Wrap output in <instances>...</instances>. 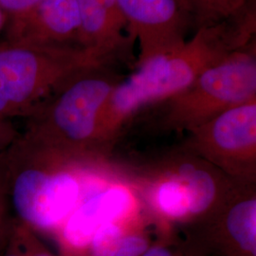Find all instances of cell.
I'll list each match as a JSON object with an SVG mask.
<instances>
[{
  "instance_id": "obj_15",
  "label": "cell",
  "mask_w": 256,
  "mask_h": 256,
  "mask_svg": "<svg viewBox=\"0 0 256 256\" xmlns=\"http://www.w3.org/2000/svg\"><path fill=\"white\" fill-rule=\"evenodd\" d=\"M16 220L10 208L4 176L0 166V254L9 241Z\"/></svg>"
},
{
  "instance_id": "obj_7",
  "label": "cell",
  "mask_w": 256,
  "mask_h": 256,
  "mask_svg": "<svg viewBox=\"0 0 256 256\" xmlns=\"http://www.w3.org/2000/svg\"><path fill=\"white\" fill-rule=\"evenodd\" d=\"M183 150L241 186L256 183V100L224 111L188 132Z\"/></svg>"
},
{
  "instance_id": "obj_12",
  "label": "cell",
  "mask_w": 256,
  "mask_h": 256,
  "mask_svg": "<svg viewBox=\"0 0 256 256\" xmlns=\"http://www.w3.org/2000/svg\"><path fill=\"white\" fill-rule=\"evenodd\" d=\"M82 48L98 54L110 64L117 61L135 62V42L118 0H77Z\"/></svg>"
},
{
  "instance_id": "obj_16",
  "label": "cell",
  "mask_w": 256,
  "mask_h": 256,
  "mask_svg": "<svg viewBox=\"0 0 256 256\" xmlns=\"http://www.w3.org/2000/svg\"><path fill=\"white\" fill-rule=\"evenodd\" d=\"M194 21V30L218 23L216 18V0H187Z\"/></svg>"
},
{
  "instance_id": "obj_21",
  "label": "cell",
  "mask_w": 256,
  "mask_h": 256,
  "mask_svg": "<svg viewBox=\"0 0 256 256\" xmlns=\"http://www.w3.org/2000/svg\"><path fill=\"white\" fill-rule=\"evenodd\" d=\"M142 256H178L170 248L164 244L152 245Z\"/></svg>"
},
{
  "instance_id": "obj_9",
  "label": "cell",
  "mask_w": 256,
  "mask_h": 256,
  "mask_svg": "<svg viewBox=\"0 0 256 256\" xmlns=\"http://www.w3.org/2000/svg\"><path fill=\"white\" fill-rule=\"evenodd\" d=\"M137 194L124 178H116L88 194L55 232L59 256H86L92 238L108 222L142 214Z\"/></svg>"
},
{
  "instance_id": "obj_5",
  "label": "cell",
  "mask_w": 256,
  "mask_h": 256,
  "mask_svg": "<svg viewBox=\"0 0 256 256\" xmlns=\"http://www.w3.org/2000/svg\"><path fill=\"white\" fill-rule=\"evenodd\" d=\"M122 79L110 66L76 74L34 117L28 120L26 128L54 146L104 156L97 146L100 118L110 93Z\"/></svg>"
},
{
  "instance_id": "obj_19",
  "label": "cell",
  "mask_w": 256,
  "mask_h": 256,
  "mask_svg": "<svg viewBox=\"0 0 256 256\" xmlns=\"http://www.w3.org/2000/svg\"><path fill=\"white\" fill-rule=\"evenodd\" d=\"M19 132L10 120H0V153L18 136Z\"/></svg>"
},
{
  "instance_id": "obj_4",
  "label": "cell",
  "mask_w": 256,
  "mask_h": 256,
  "mask_svg": "<svg viewBox=\"0 0 256 256\" xmlns=\"http://www.w3.org/2000/svg\"><path fill=\"white\" fill-rule=\"evenodd\" d=\"M111 64L82 46H30L2 40L0 120L30 119L76 74Z\"/></svg>"
},
{
  "instance_id": "obj_17",
  "label": "cell",
  "mask_w": 256,
  "mask_h": 256,
  "mask_svg": "<svg viewBox=\"0 0 256 256\" xmlns=\"http://www.w3.org/2000/svg\"><path fill=\"white\" fill-rule=\"evenodd\" d=\"M248 0H216V22L229 18L243 9Z\"/></svg>"
},
{
  "instance_id": "obj_20",
  "label": "cell",
  "mask_w": 256,
  "mask_h": 256,
  "mask_svg": "<svg viewBox=\"0 0 256 256\" xmlns=\"http://www.w3.org/2000/svg\"><path fill=\"white\" fill-rule=\"evenodd\" d=\"M0 256H25L23 250H22V248L20 246V242H19L16 232L14 229V224L12 227L9 241H8L6 247L4 248V250L1 252Z\"/></svg>"
},
{
  "instance_id": "obj_8",
  "label": "cell",
  "mask_w": 256,
  "mask_h": 256,
  "mask_svg": "<svg viewBox=\"0 0 256 256\" xmlns=\"http://www.w3.org/2000/svg\"><path fill=\"white\" fill-rule=\"evenodd\" d=\"M128 32L138 46L136 64L183 45L194 30L187 0H118Z\"/></svg>"
},
{
  "instance_id": "obj_13",
  "label": "cell",
  "mask_w": 256,
  "mask_h": 256,
  "mask_svg": "<svg viewBox=\"0 0 256 256\" xmlns=\"http://www.w3.org/2000/svg\"><path fill=\"white\" fill-rule=\"evenodd\" d=\"M142 218V214L128 220L104 224L92 238L86 256H116L120 241L130 225Z\"/></svg>"
},
{
  "instance_id": "obj_2",
  "label": "cell",
  "mask_w": 256,
  "mask_h": 256,
  "mask_svg": "<svg viewBox=\"0 0 256 256\" xmlns=\"http://www.w3.org/2000/svg\"><path fill=\"white\" fill-rule=\"evenodd\" d=\"M254 0L236 14L194 30L174 50L156 56L122 78L102 112L97 146L106 155L124 126L142 110L158 106L182 92L200 74L227 56L256 42Z\"/></svg>"
},
{
  "instance_id": "obj_6",
  "label": "cell",
  "mask_w": 256,
  "mask_h": 256,
  "mask_svg": "<svg viewBox=\"0 0 256 256\" xmlns=\"http://www.w3.org/2000/svg\"><path fill=\"white\" fill-rule=\"evenodd\" d=\"M256 100V42L227 56L200 74L162 108V126L187 131L226 110Z\"/></svg>"
},
{
  "instance_id": "obj_1",
  "label": "cell",
  "mask_w": 256,
  "mask_h": 256,
  "mask_svg": "<svg viewBox=\"0 0 256 256\" xmlns=\"http://www.w3.org/2000/svg\"><path fill=\"white\" fill-rule=\"evenodd\" d=\"M14 220L34 232L54 234L92 192L120 178L104 156L54 146L26 128L0 153Z\"/></svg>"
},
{
  "instance_id": "obj_22",
  "label": "cell",
  "mask_w": 256,
  "mask_h": 256,
  "mask_svg": "<svg viewBox=\"0 0 256 256\" xmlns=\"http://www.w3.org/2000/svg\"><path fill=\"white\" fill-rule=\"evenodd\" d=\"M7 22V16L4 12V10L0 7V34L4 30V28Z\"/></svg>"
},
{
  "instance_id": "obj_3",
  "label": "cell",
  "mask_w": 256,
  "mask_h": 256,
  "mask_svg": "<svg viewBox=\"0 0 256 256\" xmlns=\"http://www.w3.org/2000/svg\"><path fill=\"white\" fill-rule=\"evenodd\" d=\"M124 180L142 206L160 226L192 223L216 210L241 185L218 169L182 150Z\"/></svg>"
},
{
  "instance_id": "obj_11",
  "label": "cell",
  "mask_w": 256,
  "mask_h": 256,
  "mask_svg": "<svg viewBox=\"0 0 256 256\" xmlns=\"http://www.w3.org/2000/svg\"><path fill=\"white\" fill-rule=\"evenodd\" d=\"M77 0H40L7 18L4 39L30 46H82Z\"/></svg>"
},
{
  "instance_id": "obj_10",
  "label": "cell",
  "mask_w": 256,
  "mask_h": 256,
  "mask_svg": "<svg viewBox=\"0 0 256 256\" xmlns=\"http://www.w3.org/2000/svg\"><path fill=\"white\" fill-rule=\"evenodd\" d=\"M190 226L194 247L204 254L256 256V185L239 187L216 210Z\"/></svg>"
},
{
  "instance_id": "obj_18",
  "label": "cell",
  "mask_w": 256,
  "mask_h": 256,
  "mask_svg": "<svg viewBox=\"0 0 256 256\" xmlns=\"http://www.w3.org/2000/svg\"><path fill=\"white\" fill-rule=\"evenodd\" d=\"M39 1L40 0H0V7L4 10L7 18H10L27 10Z\"/></svg>"
},
{
  "instance_id": "obj_14",
  "label": "cell",
  "mask_w": 256,
  "mask_h": 256,
  "mask_svg": "<svg viewBox=\"0 0 256 256\" xmlns=\"http://www.w3.org/2000/svg\"><path fill=\"white\" fill-rule=\"evenodd\" d=\"M142 218L128 227L120 241L116 256H142L151 247L150 241L140 230Z\"/></svg>"
}]
</instances>
